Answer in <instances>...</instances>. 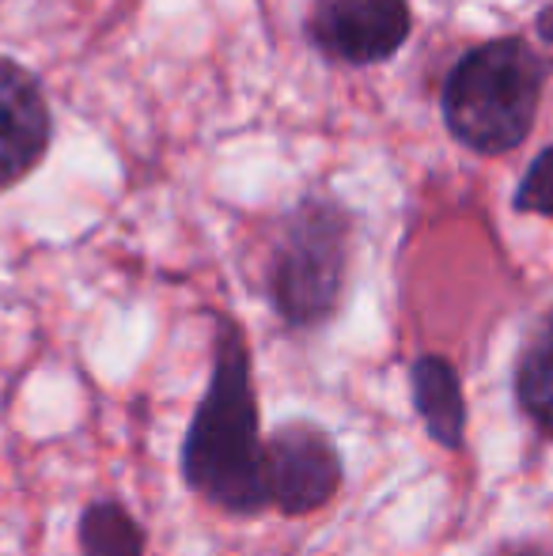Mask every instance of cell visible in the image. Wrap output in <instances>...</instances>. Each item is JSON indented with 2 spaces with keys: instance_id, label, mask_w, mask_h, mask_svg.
Listing matches in <instances>:
<instances>
[{
  "instance_id": "6da1fadb",
  "label": "cell",
  "mask_w": 553,
  "mask_h": 556,
  "mask_svg": "<svg viewBox=\"0 0 553 556\" xmlns=\"http://www.w3.org/2000/svg\"><path fill=\"white\" fill-rule=\"evenodd\" d=\"M262 440L251 344L236 318L216 315L209 382L178 446L183 484L228 519H259L269 511Z\"/></svg>"
},
{
  "instance_id": "7a4b0ae2",
  "label": "cell",
  "mask_w": 553,
  "mask_h": 556,
  "mask_svg": "<svg viewBox=\"0 0 553 556\" xmlns=\"http://www.w3.org/2000/svg\"><path fill=\"white\" fill-rule=\"evenodd\" d=\"M546 80L550 61L527 38H497L455 61L440 96L443 122L470 152L504 155L531 132Z\"/></svg>"
},
{
  "instance_id": "3957f363",
  "label": "cell",
  "mask_w": 553,
  "mask_h": 556,
  "mask_svg": "<svg viewBox=\"0 0 553 556\" xmlns=\"http://www.w3.org/2000/svg\"><path fill=\"white\" fill-rule=\"evenodd\" d=\"M353 220L338 201L307 193L280 220L266 257V300L292 333H315L334 323L345 295Z\"/></svg>"
},
{
  "instance_id": "277c9868",
  "label": "cell",
  "mask_w": 553,
  "mask_h": 556,
  "mask_svg": "<svg viewBox=\"0 0 553 556\" xmlns=\"http://www.w3.org/2000/svg\"><path fill=\"white\" fill-rule=\"evenodd\" d=\"M262 477L269 507L285 519H303L330 504L345 484L341 446L315 420H285L262 440Z\"/></svg>"
},
{
  "instance_id": "5b68a950",
  "label": "cell",
  "mask_w": 553,
  "mask_h": 556,
  "mask_svg": "<svg viewBox=\"0 0 553 556\" xmlns=\"http://www.w3.org/2000/svg\"><path fill=\"white\" fill-rule=\"evenodd\" d=\"M410 30V0H315L307 12L311 46L338 65H379L406 46Z\"/></svg>"
},
{
  "instance_id": "8992f818",
  "label": "cell",
  "mask_w": 553,
  "mask_h": 556,
  "mask_svg": "<svg viewBox=\"0 0 553 556\" xmlns=\"http://www.w3.org/2000/svg\"><path fill=\"white\" fill-rule=\"evenodd\" d=\"M53 140L50 103L42 84L12 58H0V190L30 175Z\"/></svg>"
},
{
  "instance_id": "52a82bcc",
  "label": "cell",
  "mask_w": 553,
  "mask_h": 556,
  "mask_svg": "<svg viewBox=\"0 0 553 556\" xmlns=\"http://www.w3.org/2000/svg\"><path fill=\"white\" fill-rule=\"evenodd\" d=\"M410 402L425 425V435L440 451H463L470 405H466L463 375L440 352H420L410 364Z\"/></svg>"
},
{
  "instance_id": "ba28073f",
  "label": "cell",
  "mask_w": 553,
  "mask_h": 556,
  "mask_svg": "<svg viewBox=\"0 0 553 556\" xmlns=\"http://www.w3.org/2000/svg\"><path fill=\"white\" fill-rule=\"evenodd\" d=\"M512 397L535 435L553 440V307L519 344L516 367H512Z\"/></svg>"
},
{
  "instance_id": "9c48e42d",
  "label": "cell",
  "mask_w": 553,
  "mask_h": 556,
  "mask_svg": "<svg viewBox=\"0 0 553 556\" xmlns=\"http://www.w3.org/2000/svg\"><path fill=\"white\" fill-rule=\"evenodd\" d=\"M76 553L80 556H144L148 530L122 500L103 496L84 504L76 519Z\"/></svg>"
},
{
  "instance_id": "30bf717a",
  "label": "cell",
  "mask_w": 553,
  "mask_h": 556,
  "mask_svg": "<svg viewBox=\"0 0 553 556\" xmlns=\"http://www.w3.org/2000/svg\"><path fill=\"white\" fill-rule=\"evenodd\" d=\"M512 205H516V213L553 216V148H546V152L527 167Z\"/></svg>"
},
{
  "instance_id": "8fae6325",
  "label": "cell",
  "mask_w": 553,
  "mask_h": 556,
  "mask_svg": "<svg viewBox=\"0 0 553 556\" xmlns=\"http://www.w3.org/2000/svg\"><path fill=\"white\" fill-rule=\"evenodd\" d=\"M489 556H550L546 553V545H539V542H527V538H519V542H504V545H497Z\"/></svg>"
},
{
  "instance_id": "7c38bea8",
  "label": "cell",
  "mask_w": 553,
  "mask_h": 556,
  "mask_svg": "<svg viewBox=\"0 0 553 556\" xmlns=\"http://www.w3.org/2000/svg\"><path fill=\"white\" fill-rule=\"evenodd\" d=\"M539 35L546 38V42H553V8H546V12L539 15Z\"/></svg>"
}]
</instances>
